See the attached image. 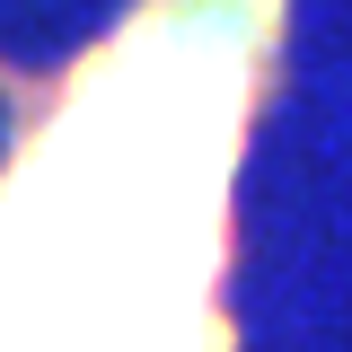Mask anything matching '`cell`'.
Instances as JSON below:
<instances>
[{
  "label": "cell",
  "mask_w": 352,
  "mask_h": 352,
  "mask_svg": "<svg viewBox=\"0 0 352 352\" xmlns=\"http://www.w3.org/2000/svg\"><path fill=\"white\" fill-rule=\"evenodd\" d=\"M273 0H159L0 185V352H220L212 264Z\"/></svg>",
  "instance_id": "cell-1"
}]
</instances>
